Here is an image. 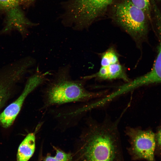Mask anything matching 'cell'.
<instances>
[{
	"mask_svg": "<svg viewBox=\"0 0 161 161\" xmlns=\"http://www.w3.org/2000/svg\"><path fill=\"white\" fill-rule=\"evenodd\" d=\"M119 120L106 117L102 122L88 121L81 136L83 161H116L120 145Z\"/></svg>",
	"mask_w": 161,
	"mask_h": 161,
	"instance_id": "1",
	"label": "cell"
},
{
	"mask_svg": "<svg viewBox=\"0 0 161 161\" xmlns=\"http://www.w3.org/2000/svg\"><path fill=\"white\" fill-rule=\"evenodd\" d=\"M70 68L69 65L60 68L49 83L46 93L47 105L85 101L104 95L87 90L83 80L72 79Z\"/></svg>",
	"mask_w": 161,
	"mask_h": 161,
	"instance_id": "2",
	"label": "cell"
},
{
	"mask_svg": "<svg viewBox=\"0 0 161 161\" xmlns=\"http://www.w3.org/2000/svg\"><path fill=\"white\" fill-rule=\"evenodd\" d=\"M116 22L136 41L142 39L147 29L146 14L131 0H123L115 7Z\"/></svg>",
	"mask_w": 161,
	"mask_h": 161,
	"instance_id": "3",
	"label": "cell"
},
{
	"mask_svg": "<svg viewBox=\"0 0 161 161\" xmlns=\"http://www.w3.org/2000/svg\"><path fill=\"white\" fill-rule=\"evenodd\" d=\"M114 0H72L68 4V13L80 29L88 26L105 11Z\"/></svg>",
	"mask_w": 161,
	"mask_h": 161,
	"instance_id": "4",
	"label": "cell"
},
{
	"mask_svg": "<svg viewBox=\"0 0 161 161\" xmlns=\"http://www.w3.org/2000/svg\"><path fill=\"white\" fill-rule=\"evenodd\" d=\"M46 72L43 73L38 70L28 78L24 89L19 97L9 105L0 114V125L7 128L13 123L19 112L24 102L28 95L46 79Z\"/></svg>",
	"mask_w": 161,
	"mask_h": 161,
	"instance_id": "5",
	"label": "cell"
},
{
	"mask_svg": "<svg viewBox=\"0 0 161 161\" xmlns=\"http://www.w3.org/2000/svg\"><path fill=\"white\" fill-rule=\"evenodd\" d=\"M125 133L129 139L133 153L139 157L149 161L154 160L155 136L152 131L128 126L126 127Z\"/></svg>",
	"mask_w": 161,
	"mask_h": 161,
	"instance_id": "6",
	"label": "cell"
},
{
	"mask_svg": "<svg viewBox=\"0 0 161 161\" xmlns=\"http://www.w3.org/2000/svg\"><path fill=\"white\" fill-rule=\"evenodd\" d=\"M153 9L160 38L158 53L151 71L130 82L132 88L144 85L161 83V12L157 6L154 7Z\"/></svg>",
	"mask_w": 161,
	"mask_h": 161,
	"instance_id": "7",
	"label": "cell"
},
{
	"mask_svg": "<svg viewBox=\"0 0 161 161\" xmlns=\"http://www.w3.org/2000/svg\"><path fill=\"white\" fill-rule=\"evenodd\" d=\"M22 80L21 73L16 69L7 66L0 69V109Z\"/></svg>",
	"mask_w": 161,
	"mask_h": 161,
	"instance_id": "8",
	"label": "cell"
},
{
	"mask_svg": "<svg viewBox=\"0 0 161 161\" xmlns=\"http://www.w3.org/2000/svg\"><path fill=\"white\" fill-rule=\"evenodd\" d=\"M95 78L103 80L121 79L129 82L124 67L119 63L105 66H101L97 72L94 74L83 77L84 80Z\"/></svg>",
	"mask_w": 161,
	"mask_h": 161,
	"instance_id": "9",
	"label": "cell"
},
{
	"mask_svg": "<svg viewBox=\"0 0 161 161\" xmlns=\"http://www.w3.org/2000/svg\"><path fill=\"white\" fill-rule=\"evenodd\" d=\"M34 133L28 134L19 145L16 161H28L33 155L35 148Z\"/></svg>",
	"mask_w": 161,
	"mask_h": 161,
	"instance_id": "10",
	"label": "cell"
},
{
	"mask_svg": "<svg viewBox=\"0 0 161 161\" xmlns=\"http://www.w3.org/2000/svg\"><path fill=\"white\" fill-rule=\"evenodd\" d=\"M119 57L112 48H110L103 53L101 56V66H105L119 63Z\"/></svg>",
	"mask_w": 161,
	"mask_h": 161,
	"instance_id": "11",
	"label": "cell"
},
{
	"mask_svg": "<svg viewBox=\"0 0 161 161\" xmlns=\"http://www.w3.org/2000/svg\"><path fill=\"white\" fill-rule=\"evenodd\" d=\"M19 4L18 0H0V7L9 10V18L16 16L21 13L18 9Z\"/></svg>",
	"mask_w": 161,
	"mask_h": 161,
	"instance_id": "12",
	"label": "cell"
},
{
	"mask_svg": "<svg viewBox=\"0 0 161 161\" xmlns=\"http://www.w3.org/2000/svg\"><path fill=\"white\" fill-rule=\"evenodd\" d=\"M153 0H131L134 5L144 11L147 15H149L150 2Z\"/></svg>",
	"mask_w": 161,
	"mask_h": 161,
	"instance_id": "13",
	"label": "cell"
},
{
	"mask_svg": "<svg viewBox=\"0 0 161 161\" xmlns=\"http://www.w3.org/2000/svg\"><path fill=\"white\" fill-rule=\"evenodd\" d=\"M44 161H60L59 160L56 158L55 156L52 157L48 156L46 157Z\"/></svg>",
	"mask_w": 161,
	"mask_h": 161,
	"instance_id": "14",
	"label": "cell"
},
{
	"mask_svg": "<svg viewBox=\"0 0 161 161\" xmlns=\"http://www.w3.org/2000/svg\"><path fill=\"white\" fill-rule=\"evenodd\" d=\"M157 138L158 144L161 146V128L157 134Z\"/></svg>",
	"mask_w": 161,
	"mask_h": 161,
	"instance_id": "15",
	"label": "cell"
},
{
	"mask_svg": "<svg viewBox=\"0 0 161 161\" xmlns=\"http://www.w3.org/2000/svg\"></svg>",
	"mask_w": 161,
	"mask_h": 161,
	"instance_id": "16",
	"label": "cell"
}]
</instances>
